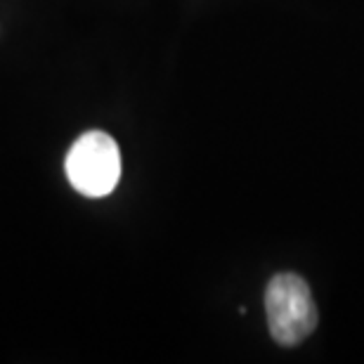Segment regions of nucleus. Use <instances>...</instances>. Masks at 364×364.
Listing matches in <instances>:
<instances>
[{
	"mask_svg": "<svg viewBox=\"0 0 364 364\" xmlns=\"http://www.w3.org/2000/svg\"><path fill=\"white\" fill-rule=\"evenodd\" d=\"M67 178L76 192L90 199L112 194L121 178V151L114 137L90 130L71 144L67 154Z\"/></svg>",
	"mask_w": 364,
	"mask_h": 364,
	"instance_id": "nucleus-2",
	"label": "nucleus"
},
{
	"mask_svg": "<svg viewBox=\"0 0 364 364\" xmlns=\"http://www.w3.org/2000/svg\"><path fill=\"white\" fill-rule=\"evenodd\" d=\"M265 315L279 346H298L315 331L317 305L310 287L298 274H274L265 289Z\"/></svg>",
	"mask_w": 364,
	"mask_h": 364,
	"instance_id": "nucleus-1",
	"label": "nucleus"
}]
</instances>
